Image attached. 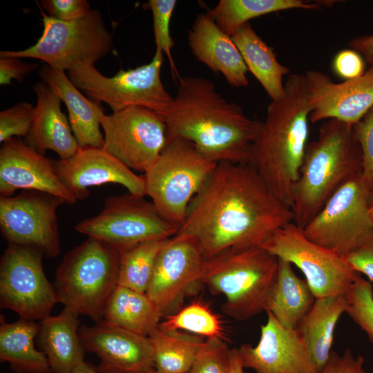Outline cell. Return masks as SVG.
Here are the masks:
<instances>
[{
  "label": "cell",
  "instance_id": "obj_1",
  "mask_svg": "<svg viewBox=\"0 0 373 373\" xmlns=\"http://www.w3.org/2000/svg\"><path fill=\"white\" fill-rule=\"evenodd\" d=\"M291 222V208L249 164L222 162L192 199L178 232L194 236L207 260L227 249L261 246Z\"/></svg>",
  "mask_w": 373,
  "mask_h": 373
},
{
  "label": "cell",
  "instance_id": "obj_2",
  "mask_svg": "<svg viewBox=\"0 0 373 373\" xmlns=\"http://www.w3.org/2000/svg\"><path fill=\"white\" fill-rule=\"evenodd\" d=\"M157 113L166 124L168 140H186L217 163H249L262 124L224 98L212 82L198 77L180 78L172 102Z\"/></svg>",
  "mask_w": 373,
  "mask_h": 373
},
{
  "label": "cell",
  "instance_id": "obj_3",
  "mask_svg": "<svg viewBox=\"0 0 373 373\" xmlns=\"http://www.w3.org/2000/svg\"><path fill=\"white\" fill-rule=\"evenodd\" d=\"M311 108L303 75L291 74L282 98L271 101L249 163L274 194L291 207L309 132Z\"/></svg>",
  "mask_w": 373,
  "mask_h": 373
},
{
  "label": "cell",
  "instance_id": "obj_4",
  "mask_svg": "<svg viewBox=\"0 0 373 373\" xmlns=\"http://www.w3.org/2000/svg\"><path fill=\"white\" fill-rule=\"evenodd\" d=\"M361 169V152L354 125L326 120L317 138L307 146L293 191V222L303 228L331 195Z\"/></svg>",
  "mask_w": 373,
  "mask_h": 373
},
{
  "label": "cell",
  "instance_id": "obj_5",
  "mask_svg": "<svg viewBox=\"0 0 373 373\" xmlns=\"http://www.w3.org/2000/svg\"><path fill=\"white\" fill-rule=\"evenodd\" d=\"M278 270V258L260 246L230 249L206 260L202 283L224 296V314L242 321L266 311Z\"/></svg>",
  "mask_w": 373,
  "mask_h": 373
},
{
  "label": "cell",
  "instance_id": "obj_6",
  "mask_svg": "<svg viewBox=\"0 0 373 373\" xmlns=\"http://www.w3.org/2000/svg\"><path fill=\"white\" fill-rule=\"evenodd\" d=\"M117 249L89 238L64 257L53 283L57 302L96 323L117 285Z\"/></svg>",
  "mask_w": 373,
  "mask_h": 373
},
{
  "label": "cell",
  "instance_id": "obj_7",
  "mask_svg": "<svg viewBox=\"0 0 373 373\" xmlns=\"http://www.w3.org/2000/svg\"><path fill=\"white\" fill-rule=\"evenodd\" d=\"M217 164L186 140H168L157 160L144 173L145 195L165 220L180 228L192 199Z\"/></svg>",
  "mask_w": 373,
  "mask_h": 373
},
{
  "label": "cell",
  "instance_id": "obj_8",
  "mask_svg": "<svg viewBox=\"0 0 373 373\" xmlns=\"http://www.w3.org/2000/svg\"><path fill=\"white\" fill-rule=\"evenodd\" d=\"M41 12L44 30L37 41L23 50L1 51L0 57L37 59L65 72L78 64H94L111 50L113 37L99 11L93 10L72 21L56 20Z\"/></svg>",
  "mask_w": 373,
  "mask_h": 373
},
{
  "label": "cell",
  "instance_id": "obj_9",
  "mask_svg": "<svg viewBox=\"0 0 373 373\" xmlns=\"http://www.w3.org/2000/svg\"><path fill=\"white\" fill-rule=\"evenodd\" d=\"M371 193L361 171L352 175L303 228L306 237L343 257L356 250L373 233Z\"/></svg>",
  "mask_w": 373,
  "mask_h": 373
},
{
  "label": "cell",
  "instance_id": "obj_10",
  "mask_svg": "<svg viewBox=\"0 0 373 373\" xmlns=\"http://www.w3.org/2000/svg\"><path fill=\"white\" fill-rule=\"evenodd\" d=\"M163 55L160 48H156L149 63L120 70L111 77L100 73L94 64H84L68 70V76L77 88L93 100L108 104L113 113L132 106L159 113L173 99L160 77Z\"/></svg>",
  "mask_w": 373,
  "mask_h": 373
},
{
  "label": "cell",
  "instance_id": "obj_11",
  "mask_svg": "<svg viewBox=\"0 0 373 373\" xmlns=\"http://www.w3.org/2000/svg\"><path fill=\"white\" fill-rule=\"evenodd\" d=\"M77 231L117 249L174 236L179 227L165 220L151 201L130 193L106 198L95 216L76 224Z\"/></svg>",
  "mask_w": 373,
  "mask_h": 373
},
{
  "label": "cell",
  "instance_id": "obj_12",
  "mask_svg": "<svg viewBox=\"0 0 373 373\" xmlns=\"http://www.w3.org/2000/svg\"><path fill=\"white\" fill-rule=\"evenodd\" d=\"M260 247L297 267L316 298L345 296L361 275L343 256L309 240L293 222L277 229Z\"/></svg>",
  "mask_w": 373,
  "mask_h": 373
},
{
  "label": "cell",
  "instance_id": "obj_13",
  "mask_svg": "<svg viewBox=\"0 0 373 373\" xmlns=\"http://www.w3.org/2000/svg\"><path fill=\"white\" fill-rule=\"evenodd\" d=\"M44 254L28 246L8 245L0 260V306L20 318L41 321L57 303L44 271Z\"/></svg>",
  "mask_w": 373,
  "mask_h": 373
},
{
  "label": "cell",
  "instance_id": "obj_14",
  "mask_svg": "<svg viewBox=\"0 0 373 373\" xmlns=\"http://www.w3.org/2000/svg\"><path fill=\"white\" fill-rule=\"evenodd\" d=\"M205 262L201 245L194 236L178 232L166 240L146 292L162 318L204 285Z\"/></svg>",
  "mask_w": 373,
  "mask_h": 373
},
{
  "label": "cell",
  "instance_id": "obj_15",
  "mask_svg": "<svg viewBox=\"0 0 373 373\" xmlns=\"http://www.w3.org/2000/svg\"><path fill=\"white\" fill-rule=\"evenodd\" d=\"M103 149L132 171L144 173L168 141L166 124L157 113L132 106L100 117Z\"/></svg>",
  "mask_w": 373,
  "mask_h": 373
},
{
  "label": "cell",
  "instance_id": "obj_16",
  "mask_svg": "<svg viewBox=\"0 0 373 373\" xmlns=\"http://www.w3.org/2000/svg\"><path fill=\"white\" fill-rule=\"evenodd\" d=\"M61 198L26 190L15 196L0 197V230L8 245L35 247L47 258L60 254L57 210Z\"/></svg>",
  "mask_w": 373,
  "mask_h": 373
},
{
  "label": "cell",
  "instance_id": "obj_17",
  "mask_svg": "<svg viewBox=\"0 0 373 373\" xmlns=\"http://www.w3.org/2000/svg\"><path fill=\"white\" fill-rule=\"evenodd\" d=\"M304 77L312 123L334 119L354 125L373 107V66L341 83L316 70H308Z\"/></svg>",
  "mask_w": 373,
  "mask_h": 373
},
{
  "label": "cell",
  "instance_id": "obj_18",
  "mask_svg": "<svg viewBox=\"0 0 373 373\" xmlns=\"http://www.w3.org/2000/svg\"><path fill=\"white\" fill-rule=\"evenodd\" d=\"M266 313L258 343L238 348L242 367L256 373H318L297 329L283 326L271 312Z\"/></svg>",
  "mask_w": 373,
  "mask_h": 373
},
{
  "label": "cell",
  "instance_id": "obj_19",
  "mask_svg": "<svg viewBox=\"0 0 373 373\" xmlns=\"http://www.w3.org/2000/svg\"><path fill=\"white\" fill-rule=\"evenodd\" d=\"M79 336L85 352L100 359L97 370L104 373H135L154 369L153 350L149 336L102 320L82 325Z\"/></svg>",
  "mask_w": 373,
  "mask_h": 373
},
{
  "label": "cell",
  "instance_id": "obj_20",
  "mask_svg": "<svg viewBox=\"0 0 373 373\" xmlns=\"http://www.w3.org/2000/svg\"><path fill=\"white\" fill-rule=\"evenodd\" d=\"M59 178L78 200L89 194V187L115 183L128 193L145 196L143 175H137L103 148H79L71 157L55 161Z\"/></svg>",
  "mask_w": 373,
  "mask_h": 373
},
{
  "label": "cell",
  "instance_id": "obj_21",
  "mask_svg": "<svg viewBox=\"0 0 373 373\" xmlns=\"http://www.w3.org/2000/svg\"><path fill=\"white\" fill-rule=\"evenodd\" d=\"M17 189L44 192L73 204L77 202L59 178L55 161L40 154L17 137L0 149V193L11 196Z\"/></svg>",
  "mask_w": 373,
  "mask_h": 373
},
{
  "label": "cell",
  "instance_id": "obj_22",
  "mask_svg": "<svg viewBox=\"0 0 373 373\" xmlns=\"http://www.w3.org/2000/svg\"><path fill=\"white\" fill-rule=\"evenodd\" d=\"M188 41L195 57L213 71L220 73L231 86H248V69L238 48L207 13L197 16Z\"/></svg>",
  "mask_w": 373,
  "mask_h": 373
},
{
  "label": "cell",
  "instance_id": "obj_23",
  "mask_svg": "<svg viewBox=\"0 0 373 373\" xmlns=\"http://www.w3.org/2000/svg\"><path fill=\"white\" fill-rule=\"evenodd\" d=\"M37 95L30 130L26 143L40 154L56 153L59 160L73 157L79 149L69 119L61 110V100L43 81L33 86Z\"/></svg>",
  "mask_w": 373,
  "mask_h": 373
},
{
  "label": "cell",
  "instance_id": "obj_24",
  "mask_svg": "<svg viewBox=\"0 0 373 373\" xmlns=\"http://www.w3.org/2000/svg\"><path fill=\"white\" fill-rule=\"evenodd\" d=\"M38 75L65 104L79 146L102 148L104 136L99 127L100 117L104 113L100 103L84 97L65 72L46 65Z\"/></svg>",
  "mask_w": 373,
  "mask_h": 373
},
{
  "label": "cell",
  "instance_id": "obj_25",
  "mask_svg": "<svg viewBox=\"0 0 373 373\" xmlns=\"http://www.w3.org/2000/svg\"><path fill=\"white\" fill-rule=\"evenodd\" d=\"M79 315L64 307L56 316L41 321L38 342L52 373H71L84 361V350L79 336Z\"/></svg>",
  "mask_w": 373,
  "mask_h": 373
},
{
  "label": "cell",
  "instance_id": "obj_26",
  "mask_svg": "<svg viewBox=\"0 0 373 373\" xmlns=\"http://www.w3.org/2000/svg\"><path fill=\"white\" fill-rule=\"evenodd\" d=\"M346 308L345 295L316 298L296 327L318 373L329 359L335 327Z\"/></svg>",
  "mask_w": 373,
  "mask_h": 373
},
{
  "label": "cell",
  "instance_id": "obj_27",
  "mask_svg": "<svg viewBox=\"0 0 373 373\" xmlns=\"http://www.w3.org/2000/svg\"><path fill=\"white\" fill-rule=\"evenodd\" d=\"M39 323L20 318L7 323L0 316V361L15 373H52L45 354L36 348Z\"/></svg>",
  "mask_w": 373,
  "mask_h": 373
},
{
  "label": "cell",
  "instance_id": "obj_28",
  "mask_svg": "<svg viewBox=\"0 0 373 373\" xmlns=\"http://www.w3.org/2000/svg\"><path fill=\"white\" fill-rule=\"evenodd\" d=\"M231 37L248 70L260 82L271 101L282 98L285 93L283 77L289 74V68L278 61L273 48L258 35L249 23L240 27Z\"/></svg>",
  "mask_w": 373,
  "mask_h": 373
},
{
  "label": "cell",
  "instance_id": "obj_29",
  "mask_svg": "<svg viewBox=\"0 0 373 373\" xmlns=\"http://www.w3.org/2000/svg\"><path fill=\"white\" fill-rule=\"evenodd\" d=\"M315 300L306 280L296 276L289 262L278 259L277 278L265 312L283 326L296 329Z\"/></svg>",
  "mask_w": 373,
  "mask_h": 373
},
{
  "label": "cell",
  "instance_id": "obj_30",
  "mask_svg": "<svg viewBox=\"0 0 373 373\" xmlns=\"http://www.w3.org/2000/svg\"><path fill=\"white\" fill-rule=\"evenodd\" d=\"M162 318L146 294L117 285L106 304L102 320L148 336Z\"/></svg>",
  "mask_w": 373,
  "mask_h": 373
},
{
  "label": "cell",
  "instance_id": "obj_31",
  "mask_svg": "<svg viewBox=\"0 0 373 373\" xmlns=\"http://www.w3.org/2000/svg\"><path fill=\"white\" fill-rule=\"evenodd\" d=\"M318 1L304 0H220L207 14L227 35L249 21L272 12L291 10H320Z\"/></svg>",
  "mask_w": 373,
  "mask_h": 373
},
{
  "label": "cell",
  "instance_id": "obj_32",
  "mask_svg": "<svg viewBox=\"0 0 373 373\" xmlns=\"http://www.w3.org/2000/svg\"><path fill=\"white\" fill-rule=\"evenodd\" d=\"M154 354L156 373H188L204 340L181 331L155 328L149 336Z\"/></svg>",
  "mask_w": 373,
  "mask_h": 373
},
{
  "label": "cell",
  "instance_id": "obj_33",
  "mask_svg": "<svg viewBox=\"0 0 373 373\" xmlns=\"http://www.w3.org/2000/svg\"><path fill=\"white\" fill-rule=\"evenodd\" d=\"M166 240H149L118 249L119 265L117 285L146 294L157 256Z\"/></svg>",
  "mask_w": 373,
  "mask_h": 373
},
{
  "label": "cell",
  "instance_id": "obj_34",
  "mask_svg": "<svg viewBox=\"0 0 373 373\" xmlns=\"http://www.w3.org/2000/svg\"><path fill=\"white\" fill-rule=\"evenodd\" d=\"M163 318L157 325L162 331H186L207 338L224 339V329L219 316L202 301L196 300L176 313Z\"/></svg>",
  "mask_w": 373,
  "mask_h": 373
},
{
  "label": "cell",
  "instance_id": "obj_35",
  "mask_svg": "<svg viewBox=\"0 0 373 373\" xmlns=\"http://www.w3.org/2000/svg\"><path fill=\"white\" fill-rule=\"evenodd\" d=\"M347 313L373 343V287L370 281L361 276L345 294Z\"/></svg>",
  "mask_w": 373,
  "mask_h": 373
},
{
  "label": "cell",
  "instance_id": "obj_36",
  "mask_svg": "<svg viewBox=\"0 0 373 373\" xmlns=\"http://www.w3.org/2000/svg\"><path fill=\"white\" fill-rule=\"evenodd\" d=\"M230 350L220 338H209L200 345L188 373H229Z\"/></svg>",
  "mask_w": 373,
  "mask_h": 373
},
{
  "label": "cell",
  "instance_id": "obj_37",
  "mask_svg": "<svg viewBox=\"0 0 373 373\" xmlns=\"http://www.w3.org/2000/svg\"><path fill=\"white\" fill-rule=\"evenodd\" d=\"M176 3L175 0H149L146 3V8L152 12L156 48L167 55L173 68L171 52L174 41L170 34V23Z\"/></svg>",
  "mask_w": 373,
  "mask_h": 373
},
{
  "label": "cell",
  "instance_id": "obj_38",
  "mask_svg": "<svg viewBox=\"0 0 373 373\" xmlns=\"http://www.w3.org/2000/svg\"><path fill=\"white\" fill-rule=\"evenodd\" d=\"M35 107L27 102H18L0 112V142L16 137H26L30 130Z\"/></svg>",
  "mask_w": 373,
  "mask_h": 373
},
{
  "label": "cell",
  "instance_id": "obj_39",
  "mask_svg": "<svg viewBox=\"0 0 373 373\" xmlns=\"http://www.w3.org/2000/svg\"><path fill=\"white\" fill-rule=\"evenodd\" d=\"M362 157V175L373 191V107L354 125Z\"/></svg>",
  "mask_w": 373,
  "mask_h": 373
},
{
  "label": "cell",
  "instance_id": "obj_40",
  "mask_svg": "<svg viewBox=\"0 0 373 373\" xmlns=\"http://www.w3.org/2000/svg\"><path fill=\"white\" fill-rule=\"evenodd\" d=\"M41 6L48 17L61 21H75L93 11L86 0H42Z\"/></svg>",
  "mask_w": 373,
  "mask_h": 373
},
{
  "label": "cell",
  "instance_id": "obj_41",
  "mask_svg": "<svg viewBox=\"0 0 373 373\" xmlns=\"http://www.w3.org/2000/svg\"><path fill=\"white\" fill-rule=\"evenodd\" d=\"M333 69L345 80L357 78L365 72L362 56L352 49L343 50L336 55Z\"/></svg>",
  "mask_w": 373,
  "mask_h": 373
},
{
  "label": "cell",
  "instance_id": "obj_42",
  "mask_svg": "<svg viewBox=\"0 0 373 373\" xmlns=\"http://www.w3.org/2000/svg\"><path fill=\"white\" fill-rule=\"evenodd\" d=\"M365 358L354 356L350 349L340 355L332 352L329 361L320 373H366Z\"/></svg>",
  "mask_w": 373,
  "mask_h": 373
},
{
  "label": "cell",
  "instance_id": "obj_43",
  "mask_svg": "<svg viewBox=\"0 0 373 373\" xmlns=\"http://www.w3.org/2000/svg\"><path fill=\"white\" fill-rule=\"evenodd\" d=\"M37 67V64L24 62L21 58L0 57V84L10 85L12 79L22 82Z\"/></svg>",
  "mask_w": 373,
  "mask_h": 373
},
{
  "label": "cell",
  "instance_id": "obj_44",
  "mask_svg": "<svg viewBox=\"0 0 373 373\" xmlns=\"http://www.w3.org/2000/svg\"><path fill=\"white\" fill-rule=\"evenodd\" d=\"M344 258L354 271L373 282V233L361 247Z\"/></svg>",
  "mask_w": 373,
  "mask_h": 373
},
{
  "label": "cell",
  "instance_id": "obj_45",
  "mask_svg": "<svg viewBox=\"0 0 373 373\" xmlns=\"http://www.w3.org/2000/svg\"><path fill=\"white\" fill-rule=\"evenodd\" d=\"M348 45L373 66V34L357 37L351 40Z\"/></svg>",
  "mask_w": 373,
  "mask_h": 373
},
{
  "label": "cell",
  "instance_id": "obj_46",
  "mask_svg": "<svg viewBox=\"0 0 373 373\" xmlns=\"http://www.w3.org/2000/svg\"><path fill=\"white\" fill-rule=\"evenodd\" d=\"M229 373H245L239 358L238 348H232L230 350Z\"/></svg>",
  "mask_w": 373,
  "mask_h": 373
},
{
  "label": "cell",
  "instance_id": "obj_47",
  "mask_svg": "<svg viewBox=\"0 0 373 373\" xmlns=\"http://www.w3.org/2000/svg\"><path fill=\"white\" fill-rule=\"evenodd\" d=\"M71 373H104L101 372L85 361L77 365Z\"/></svg>",
  "mask_w": 373,
  "mask_h": 373
},
{
  "label": "cell",
  "instance_id": "obj_48",
  "mask_svg": "<svg viewBox=\"0 0 373 373\" xmlns=\"http://www.w3.org/2000/svg\"><path fill=\"white\" fill-rule=\"evenodd\" d=\"M370 208L371 214L373 217V191L371 193V195H370Z\"/></svg>",
  "mask_w": 373,
  "mask_h": 373
},
{
  "label": "cell",
  "instance_id": "obj_49",
  "mask_svg": "<svg viewBox=\"0 0 373 373\" xmlns=\"http://www.w3.org/2000/svg\"><path fill=\"white\" fill-rule=\"evenodd\" d=\"M135 373H156V372L155 371V369H152L150 370H146V371H143V372H135Z\"/></svg>",
  "mask_w": 373,
  "mask_h": 373
}]
</instances>
